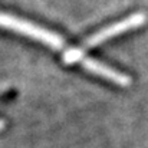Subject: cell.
<instances>
[{"mask_svg": "<svg viewBox=\"0 0 148 148\" xmlns=\"http://www.w3.org/2000/svg\"><path fill=\"white\" fill-rule=\"evenodd\" d=\"M145 20H147V17H145L144 13H134L132 16H130V17H127V19L118 22V23H114V25L108 26L106 29H102L98 33H95L94 36H91V39L86 42L85 48H92V46L101 45V43L106 42L108 39L119 35V33H124L127 30L140 27L141 25L145 23Z\"/></svg>", "mask_w": 148, "mask_h": 148, "instance_id": "cell-2", "label": "cell"}, {"mask_svg": "<svg viewBox=\"0 0 148 148\" xmlns=\"http://www.w3.org/2000/svg\"><path fill=\"white\" fill-rule=\"evenodd\" d=\"M0 27L25 35L30 39L42 42L43 45H48L53 49H60L63 46V40L60 39V36L55 35L53 32L43 29V27H40L32 22H27L25 19H20V17L7 14V13H1V12H0Z\"/></svg>", "mask_w": 148, "mask_h": 148, "instance_id": "cell-1", "label": "cell"}]
</instances>
